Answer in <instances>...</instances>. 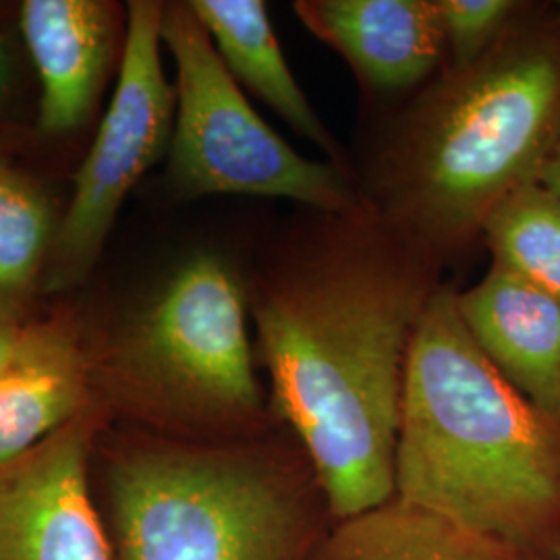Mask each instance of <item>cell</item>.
Returning a JSON list of instances; mask_svg holds the SVG:
<instances>
[{
    "label": "cell",
    "mask_w": 560,
    "mask_h": 560,
    "mask_svg": "<svg viewBox=\"0 0 560 560\" xmlns=\"http://www.w3.org/2000/svg\"><path fill=\"white\" fill-rule=\"evenodd\" d=\"M11 60L4 42L0 40V104L7 98L9 88H11Z\"/></svg>",
    "instance_id": "20"
},
{
    "label": "cell",
    "mask_w": 560,
    "mask_h": 560,
    "mask_svg": "<svg viewBox=\"0 0 560 560\" xmlns=\"http://www.w3.org/2000/svg\"><path fill=\"white\" fill-rule=\"evenodd\" d=\"M540 183L546 189H550V191H555L557 196H560V141L559 145L555 148L552 156L548 159V162L541 168Z\"/></svg>",
    "instance_id": "19"
},
{
    "label": "cell",
    "mask_w": 560,
    "mask_h": 560,
    "mask_svg": "<svg viewBox=\"0 0 560 560\" xmlns=\"http://www.w3.org/2000/svg\"><path fill=\"white\" fill-rule=\"evenodd\" d=\"M523 9L513 0H436L448 67L463 69L483 57Z\"/></svg>",
    "instance_id": "17"
},
{
    "label": "cell",
    "mask_w": 560,
    "mask_h": 560,
    "mask_svg": "<svg viewBox=\"0 0 560 560\" xmlns=\"http://www.w3.org/2000/svg\"><path fill=\"white\" fill-rule=\"evenodd\" d=\"M21 32L42 83L40 129L69 133L88 119L110 46V9L96 0H25Z\"/></svg>",
    "instance_id": "11"
},
{
    "label": "cell",
    "mask_w": 560,
    "mask_h": 560,
    "mask_svg": "<svg viewBox=\"0 0 560 560\" xmlns=\"http://www.w3.org/2000/svg\"><path fill=\"white\" fill-rule=\"evenodd\" d=\"M119 560H310L335 517L282 425L245 441L152 442L113 474Z\"/></svg>",
    "instance_id": "4"
},
{
    "label": "cell",
    "mask_w": 560,
    "mask_h": 560,
    "mask_svg": "<svg viewBox=\"0 0 560 560\" xmlns=\"http://www.w3.org/2000/svg\"><path fill=\"white\" fill-rule=\"evenodd\" d=\"M395 497L560 560V421L481 353L444 284L407 358Z\"/></svg>",
    "instance_id": "2"
},
{
    "label": "cell",
    "mask_w": 560,
    "mask_h": 560,
    "mask_svg": "<svg viewBox=\"0 0 560 560\" xmlns=\"http://www.w3.org/2000/svg\"><path fill=\"white\" fill-rule=\"evenodd\" d=\"M310 560H544L393 497L337 520Z\"/></svg>",
    "instance_id": "13"
},
{
    "label": "cell",
    "mask_w": 560,
    "mask_h": 560,
    "mask_svg": "<svg viewBox=\"0 0 560 560\" xmlns=\"http://www.w3.org/2000/svg\"><path fill=\"white\" fill-rule=\"evenodd\" d=\"M457 307L481 353L541 413L560 421V301L501 266Z\"/></svg>",
    "instance_id": "10"
},
{
    "label": "cell",
    "mask_w": 560,
    "mask_h": 560,
    "mask_svg": "<svg viewBox=\"0 0 560 560\" xmlns=\"http://www.w3.org/2000/svg\"><path fill=\"white\" fill-rule=\"evenodd\" d=\"M187 4L208 32L231 78L340 166L339 145L289 69L266 4L260 0H194Z\"/></svg>",
    "instance_id": "12"
},
{
    "label": "cell",
    "mask_w": 560,
    "mask_h": 560,
    "mask_svg": "<svg viewBox=\"0 0 560 560\" xmlns=\"http://www.w3.org/2000/svg\"><path fill=\"white\" fill-rule=\"evenodd\" d=\"M141 411L206 442L280 428L254 370L240 280L217 256L185 261L141 312L119 349Z\"/></svg>",
    "instance_id": "5"
},
{
    "label": "cell",
    "mask_w": 560,
    "mask_h": 560,
    "mask_svg": "<svg viewBox=\"0 0 560 560\" xmlns=\"http://www.w3.org/2000/svg\"><path fill=\"white\" fill-rule=\"evenodd\" d=\"M59 330V326H20L0 312V381L38 360Z\"/></svg>",
    "instance_id": "18"
},
{
    "label": "cell",
    "mask_w": 560,
    "mask_h": 560,
    "mask_svg": "<svg viewBox=\"0 0 560 560\" xmlns=\"http://www.w3.org/2000/svg\"><path fill=\"white\" fill-rule=\"evenodd\" d=\"M557 13H559V18H560V4H559V9H557Z\"/></svg>",
    "instance_id": "21"
},
{
    "label": "cell",
    "mask_w": 560,
    "mask_h": 560,
    "mask_svg": "<svg viewBox=\"0 0 560 560\" xmlns=\"http://www.w3.org/2000/svg\"><path fill=\"white\" fill-rule=\"evenodd\" d=\"M90 423L0 465V560H110L88 488Z\"/></svg>",
    "instance_id": "8"
},
{
    "label": "cell",
    "mask_w": 560,
    "mask_h": 560,
    "mask_svg": "<svg viewBox=\"0 0 560 560\" xmlns=\"http://www.w3.org/2000/svg\"><path fill=\"white\" fill-rule=\"evenodd\" d=\"M560 141V18L525 4L469 67L446 69L382 150L372 201L446 264L504 198L540 183Z\"/></svg>",
    "instance_id": "3"
},
{
    "label": "cell",
    "mask_w": 560,
    "mask_h": 560,
    "mask_svg": "<svg viewBox=\"0 0 560 560\" xmlns=\"http://www.w3.org/2000/svg\"><path fill=\"white\" fill-rule=\"evenodd\" d=\"M83 397V361L60 328L38 360L0 381V465L20 459L81 416Z\"/></svg>",
    "instance_id": "14"
},
{
    "label": "cell",
    "mask_w": 560,
    "mask_h": 560,
    "mask_svg": "<svg viewBox=\"0 0 560 560\" xmlns=\"http://www.w3.org/2000/svg\"><path fill=\"white\" fill-rule=\"evenodd\" d=\"M492 264L560 301V196L523 185L494 208L481 231Z\"/></svg>",
    "instance_id": "15"
},
{
    "label": "cell",
    "mask_w": 560,
    "mask_h": 560,
    "mask_svg": "<svg viewBox=\"0 0 560 560\" xmlns=\"http://www.w3.org/2000/svg\"><path fill=\"white\" fill-rule=\"evenodd\" d=\"M162 44L177 69L168 166L180 191L282 198L322 214L365 201L339 164L307 161L252 108L189 4H164Z\"/></svg>",
    "instance_id": "6"
},
{
    "label": "cell",
    "mask_w": 560,
    "mask_h": 560,
    "mask_svg": "<svg viewBox=\"0 0 560 560\" xmlns=\"http://www.w3.org/2000/svg\"><path fill=\"white\" fill-rule=\"evenodd\" d=\"M162 15L161 2L129 4L119 83L75 177L55 243L50 289L71 287L90 272L127 194L171 148L177 90L162 71Z\"/></svg>",
    "instance_id": "7"
},
{
    "label": "cell",
    "mask_w": 560,
    "mask_h": 560,
    "mask_svg": "<svg viewBox=\"0 0 560 560\" xmlns=\"http://www.w3.org/2000/svg\"><path fill=\"white\" fill-rule=\"evenodd\" d=\"M50 231L40 194L0 168V295L18 293L34 277Z\"/></svg>",
    "instance_id": "16"
},
{
    "label": "cell",
    "mask_w": 560,
    "mask_h": 560,
    "mask_svg": "<svg viewBox=\"0 0 560 560\" xmlns=\"http://www.w3.org/2000/svg\"><path fill=\"white\" fill-rule=\"evenodd\" d=\"M442 264L365 198L298 229L254 301L270 411L335 521L395 497L405 370Z\"/></svg>",
    "instance_id": "1"
},
{
    "label": "cell",
    "mask_w": 560,
    "mask_h": 560,
    "mask_svg": "<svg viewBox=\"0 0 560 560\" xmlns=\"http://www.w3.org/2000/svg\"><path fill=\"white\" fill-rule=\"evenodd\" d=\"M293 7L303 25L376 92L420 85L446 52L436 0H301Z\"/></svg>",
    "instance_id": "9"
}]
</instances>
